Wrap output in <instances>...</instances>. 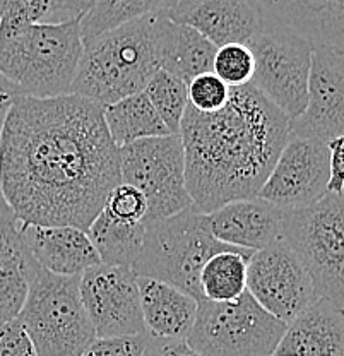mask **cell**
<instances>
[{"label": "cell", "mask_w": 344, "mask_h": 356, "mask_svg": "<svg viewBox=\"0 0 344 356\" xmlns=\"http://www.w3.org/2000/svg\"><path fill=\"white\" fill-rule=\"evenodd\" d=\"M118 159L122 181L146 197L147 213L142 222L165 220L192 206L185 187V154L179 134L122 146Z\"/></svg>", "instance_id": "9"}, {"label": "cell", "mask_w": 344, "mask_h": 356, "mask_svg": "<svg viewBox=\"0 0 344 356\" xmlns=\"http://www.w3.org/2000/svg\"><path fill=\"white\" fill-rule=\"evenodd\" d=\"M81 17L29 24L0 38V76L23 96L69 95L83 57Z\"/></svg>", "instance_id": "4"}, {"label": "cell", "mask_w": 344, "mask_h": 356, "mask_svg": "<svg viewBox=\"0 0 344 356\" xmlns=\"http://www.w3.org/2000/svg\"><path fill=\"white\" fill-rule=\"evenodd\" d=\"M327 144L290 134L257 197L281 211L302 209L327 194Z\"/></svg>", "instance_id": "13"}, {"label": "cell", "mask_w": 344, "mask_h": 356, "mask_svg": "<svg viewBox=\"0 0 344 356\" xmlns=\"http://www.w3.org/2000/svg\"><path fill=\"white\" fill-rule=\"evenodd\" d=\"M21 233L42 269L57 276H81L101 264L90 236L76 226L23 225Z\"/></svg>", "instance_id": "19"}, {"label": "cell", "mask_w": 344, "mask_h": 356, "mask_svg": "<svg viewBox=\"0 0 344 356\" xmlns=\"http://www.w3.org/2000/svg\"><path fill=\"white\" fill-rule=\"evenodd\" d=\"M103 209L118 221L142 222L147 213V202L142 192L122 181L110 192Z\"/></svg>", "instance_id": "30"}, {"label": "cell", "mask_w": 344, "mask_h": 356, "mask_svg": "<svg viewBox=\"0 0 344 356\" xmlns=\"http://www.w3.org/2000/svg\"><path fill=\"white\" fill-rule=\"evenodd\" d=\"M254 252L228 248L214 254L199 276L202 298L209 302H233L247 291V267Z\"/></svg>", "instance_id": "25"}, {"label": "cell", "mask_w": 344, "mask_h": 356, "mask_svg": "<svg viewBox=\"0 0 344 356\" xmlns=\"http://www.w3.org/2000/svg\"><path fill=\"white\" fill-rule=\"evenodd\" d=\"M344 137L327 143L329 147V181L327 194L343 195L344 187Z\"/></svg>", "instance_id": "33"}, {"label": "cell", "mask_w": 344, "mask_h": 356, "mask_svg": "<svg viewBox=\"0 0 344 356\" xmlns=\"http://www.w3.org/2000/svg\"><path fill=\"white\" fill-rule=\"evenodd\" d=\"M290 122L252 84L229 89L227 105L213 113L187 106L179 136L192 206L209 214L231 200L257 197L290 139Z\"/></svg>", "instance_id": "2"}, {"label": "cell", "mask_w": 344, "mask_h": 356, "mask_svg": "<svg viewBox=\"0 0 344 356\" xmlns=\"http://www.w3.org/2000/svg\"><path fill=\"white\" fill-rule=\"evenodd\" d=\"M179 0H92L90 9L81 17L83 38H92L138 17L165 14Z\"/></svg>", "instance_id": "26"}, {"label": "cell", "mask_w": 344, "mask_h": 356, "mask_svg": "<svg viewBox=\"0 0 344 356\" xmlns=\"http://www.w3.org/2000/svg\"><path fill=\"white\" fill-rule=\"evenodd\" d=\"M79 293L96 337L144 332L138 274L132 267L92 266L81 274Z\"/></svg>", "instance_id": "12"}, {"label": "cell", "mask_w": 344, "mask_h": 356, "mask_svg": "<svg viewBox=\"0 0 344 356\" xmlns=\"http://www.w3.org/2000/svg\"><path fill=\"white\" fill-rule=\"evenodd\" d=\"M279 242L302 261L319 298L344 307V202L325 194L312 206L283 211Z\"/></svg>", "instance_id": "6"}, {"label": "cell", "mask_w": 344, "mask_h": 356, "mask_svg": "<svg viewBox=\"0 0 344 356\" xmlns=\"http://www.w3.org/2000/svg\"><path fill=\"white\" fill-rule=\"evenodd\" d=\"M254 54L245 43H228L216 50L213 72L228 88H242L250 84L254 77Z\"/></svg>", "instance_id": "28"}, {"label": "cell", "mask_w": 344, "mask_h": 356, "mask_svg": "<svg viewBox=\"0 0 344 356\" xmlns=\"http://www.w3.org/2000/svg\"><path fill=\"white\" fill-rule=\"evenodd\" d=\"M247 291L262 309L284 324L319 300L309 270L279 240L250 255Z\"/></svg>", "instance_id": "11"}, {"label": "cell", "mask_w": 344, "mask_h": 356, "mask_svg": "<svg viewBox=\"0 0 344 356\" xmlns=\"http://www.w3.org/2000/svg\"><path fill=\"white\" fill-rule=\"evenodd\" d=\"M122 184L103 106L77 95L19 96L0 134V192L23 225L86 232Z\"/></svg>", "instance_id": "1"}, {"label": "cell", "mask_w": 344, "mask_h": 356, "mask_svg": "<svg viewBox=\"0 0 344 356\" xmlns=\"http://www.w3.org/2000/svg\"><path fill=\"white\" fill-rule=\"evenodd\" d=\"M103 120L118 149L140 139L170 136L144 91L103 106Z\"/></svg>", "instance_id": "23"}, {"label": "cell", "mask_w": 344, "mask_h": 356, "mask_svg": "<svg viewBox=\"0 0 344 356\" xmlns=\"http://www.w3.org/2000/svg\"><path fill=\"white\" fill-rule=\"evenodd\" d=\"M81 276L40 269L21 309L19 322L40 356H81L96 339L79 293Z\"/></svg>", "instance_id": "7"}, {"label": "cell", "mask_w": 344, "mask_h": 356, "mask_svg": "<svg viewBox=\"0 0 344 356\" xmlns=\"http://www.w3.org/2000/svg\"><path fill=\"white\" fill-rule=\"evenodd\" d=\"M144 222H124L105 209L96 214L86 233L101 264L134 266L144 242Z\"/></svg>", "instance_id": "24"}, {"label": "cell", "mask_w": 344, "mask_h": 356, "mask_svg": "<svg viewBox=\"0 0 344 356\" xmlns=\"http://www.w3.org/2000/svg\"><path fill=\"white\" fill-rule=\"evenodd\" d=\"M40 269L24 242L21 222L16 218L0 221V325L19 315Z\"/></svg>", "instance_id": "20"}, {"label": "cell", "mask_w": 344, "mask_h": 356, "mask_svg": "<svg viewBox=\"0 0 344 356\" xmlns=\"http://www.w3.org/2000/svg\"><path fill=\"white\" fill-rule=\"evenodd\" d=\"M147 99L170 134H179L185 110L188 106L187 84L166 70H156L147 86L144 88Z\"/></svg>", "instance_id": "27"}, {"label": "cell", "mask_w": 344, "mask_h": 356, "mask_svg": "<svg viewBox=\"0 0 344 356\" xmlns=\"http://www.w3.org/2000/svg\"><path fill=\"white\" fill-rule=\"evenodd\" d=\"M149 336L146 332L136 336L96 337L81 356H142Z\"/></svg>", "instance_id": "31"}, {"label": "cell", "mask_w": 344, "mask_h": 356, "mask_svg": "<svg viewBox=\"0 0 344 356\" xmlns=\"http://www.w3.org/2000/svg\"><path fill=\"white\" fill-rule=\"evenodd\" d=\"M144 228L142 247L132 266L134 273L172 284L197 302L202 300V267L218 252L235 248L214 238L207 214L194 206L165 220L144 222Z\"/></svg>", "instance_id": "5"}, {"label": "cell", "mask_w": 344, "mask_h": 356, "mask_svg": "<svg viewBox=\"0 0 344 356\" xmlns=\"http://www.w3.org/2000/svg\"><path fill=\"white\" fill-rule=\"evenodd\" d=\"M247 44L255 60L250 84L295 120L306 105L310 43L283 26L261 19L257 33Z\"/></svg>", "instance_id": "10"}, {"label": "cell", "mask_w": 344, "mask_h": 356, "mask_svg": "<svg viewBox=\"0 0 344 356\" xmlns=\"http://www.w3.org/2000/svg\"><path fill=\"white\" fill-rule=\"evenodd\" d=\"M19 96H23L19 89L13 86L9 81L3 79V77L0 76V134H2L3 122H6V117L7 113H9L10 106H13V103L16 102ZM9 218H16V216H14L10 207L6 204V200L2 197V192H0V221L9 220Z\"/></svg>", "instance_id": "34"}, {"label": "cell", "mask_w": 344, "mask_h": 356, "mask_svg": "<svg viewBox=\"0 0 344 356\" xmlns=\"http://www.w3.org/2000/svg\"><path fill=\"white\" fill-rule=\"evenodd\" d=\"M272 356H344L343 309L317 300L288 322Z\"/></svg>", "instance_id": "18"}, {"label": "cell", "mask_w": 344, "mask_h": 356, "mask_svg": "<svg viewBox=\"0 0 344 356\" xmlns=\"http://www.w3.org/2000/svg\"><path fill=\"white\" fill-rule=\"evenodd\" d=\"M229 89L216 74L204 72L195 76L187 84L188 106L201 113H213L227 105L229 98Z\"/></svg>", "instance_id": "29"}, {"label": "cell", "mask_w": 344, "mask_h": 356, "mask_svg": "<svg viewBox=\"0 0 344 356\" xmlns=\"http://www.w3.org/2000/svg\"><path fill=\"white\" fill-rule=\"evenodd\" d=\"M144 332L153 339H185L197 312V300L172 284L138 276Z\"/></svg>", "instance_id": "21"}, {"label": "cell", "mask_w": 344, "mask_h": 356, "mask_svg": "<svg viewBox=\"0 0 344 356\" xmlns=\"http://www.w3.org/2000/svg\"><path fill=\"white\" fill-rule=\"evenodd\" d=\"M284 329L245 291L233 302L199 300L185 343L201 356H272Z\"/></svg>", "instance_id": "8"}, {"label": "cell", "mask_w": 344, "mask_h": 356, "mask_svg": "<svg viewBox=\"0 0 344 356\" xmlns=\"http://www.w3.org/2000/svg\"><path fill=\"white\" fill-rule=\"evenodd\" d=\"M259 17L297 33L312 48H344V0H252Z\"/></svg>", "instance_id": "16"}, {"label": "cell", "mask_w": 344, "mask_h": 356, "mask_svg": "<svg viewBox=\"0 0 344 356\" xmlns=\"http://www.w3.org/2000/svg\"><path fill=\"white\" fill-rule=\"evenodd\" d=\"M160 17L142 16L84 40L69 95L101 106L144 91L160 70Z\"/></svg>", "instance_id": "3"}, {"label": "cell", "mask_w": 344, "mask_h": 356, "mask_svg": "<svg viewBox=\"0 0 344 356\" xmlns=\"http://www.w3.org/2000/svg\"><path fill=\"white\" fill-rule=\"evenodd\" d=\"M142 356H201L195 353L185 339H153L149 337Z\"/></svg>", "instance_id": "35"}, {"label": "cell", "mask_w": 344, "mask_h": 356, "mask_svg": "<svg viewBox=\"0 0 344 356\" xmlns=\"http://www.w3.org/2000/svg\"><path fill=\"white\" fill-rule=\"evenodd\" d=\"M0 356H40L17 317L0 325Z\"/></svg>", "instance_id": "32"}, {"label": "cell", "mask_w": 344, "mask_h": 356, "mask_svg": "<svg viewBox=\"0 0 344 356\" xmlns=\"http://www.w3.org/2000/svg\"><path fill=\"white\" fill-rule=\"evenodd\" d=\"M281 221L283 211L259 197L231 200L207 214L214 238L250 252L276 243L281 235Z\"/></svg>", "instance_id": "17"}, {"label": "cell", "mask_w": 344, "mask_h": 356, "mask_svg": "<svg viewBox=\"0 0 344 356\" xmlns=\"http://www.w3.org/2000/svg\"><path fill=\"white\" fill-rule=\"evenodd\" d=\"M290 132L325 144L344 136V48H312L306 105Z\"/></svg>", "instance_id": "14"}, {"label": "cell", "mask_w": 344, "mask_h": 356, "mask_svg": "<svg viewBox=\"0 0 344 356\" xmlns=\"http://www.w3.org/2000/svg\"><path fill=\"white\" fill-rule=\"evenodd\" d=\"M168 19L190 26L214 47L249 43L259 29V13L252 0H179Z\"/></svg>", "instance_id": "15"}, {"label": "cell", "mask_w": 344, "mask_h": 356, "mask_svg": "<svg viewBox=\"0 0 344 356\" xmlns=\"http://www.w3.org/2000/svg\"><path fill=\"white\" fill-rule=\"evenodd\" d=\"M218 47L190 26L177 24L166 14L160 17V69L185 84L213 70Z\"/></svg>", "instance_id": "22"}, {"label": "cell", "mask_w": 344, "mask_h": 356, "mask_svg": "<svg viewBox=\"0 0 344 356\" xmlns=\"http://www.w3.org/2000/svg\"><path fill=\"white\" fill-rule=\"evenodd\" d=\"M65 2H69L70 6H72L74 9L81 14V16H84V14H86V10L90 9L92 0H65Z\"/></svg>", "instance_id": "36"}]
</instances>
